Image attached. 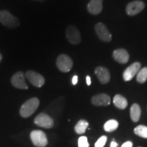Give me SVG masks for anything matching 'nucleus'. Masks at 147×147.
Here are the masks:
<instances>
[{
    "instance_id": "obj_1",
    "label": "nucleus",
    "mask_w": 147,
    "mask_h": 147,
    "mask_svg": "<svg viewBox=\"0 0 147 147\" xmlns=\"http://www.w3.org/2000/svg\"><path fill=\"white\" fill-rule=\"evenodd\" d=\"M40 105V100L37 97H32L26 101L20 108V115L23 118H27L32 116Z\"/></svg>"
},
{
    "instance_id": "obj_2",
    "label": "nucleus",
    "mask_w": 147,
    "mask_h": 147,
    "mask_svg": "<svg viewBox=\"0 0 147 147\" xmlns=\"http://www.w3.org/2000/svg\"><path fill=\"white\" fill-rule=\"evenodd\" d=\"M0 23L3 26L10 29H14L19 26L20 22L8 10L0 11Z\"/></svg>"
},
{
    "instance_id": "obj_3",
    "label": "nucleus",
    "mask_w": 147,
    "mask_h": 147,
    "mask_svg": "<svg viewBox=\"0 0 147 147\" xmlns=\"http://www.w3.org/2000/svg\"><path fill=\"white\" fill-rule=\"evenodd\" d=\"M30 138L32 143L36 147H45L48 144L47 135L41 130H34L31 132Z\"/></svg>"
},
{
    "instance_id": "obj_4",
    "label": "nucleus",
    "mask_w": 147,
    "mask_h": 147,
    "mask_svg": "<svg viewBox=\"0 0 147 147\" xmlns=\"http://www.w3.org/2000/svg\"><path fill=\"white\" fill-rule=\"evenodd\" d=\"M58 69L62 72H68L73 66V61L68 55L61 54L58 56L56 61Z\"/></svg>"
},
{
    "instance_id": "obj_5",
    "label": "nucleus",
    "mask_w": 147,
    "mask_h": 147,
    "mask_svg": "<svg viewBox=\"0 0 147 147\" xmlns=\"http://www.w3.org/2000/svg\"><path fill=\"white\" fill-rule=\"evenodd\" d=\"M66 38L69 43L78 45L81 42V35L80 32L74 25H68L65 29Z\"/></svg>"
},
{
    "instance_id": "obj_6",
    "label": "nucleus",
    "mask_w": 147,
    "mask_h": 147,
    "mask_svg": "<svg viewBox=\"0 0 147 147\" xmlns=\"http://www.w3.org/2000/svg\"><path fill=\"white\" fill-rule=\"evenodd\" d=\"M34 123L41 127L50 129L54 125L53 118L46 113H40L34 119Z\"/></svg>"
},
{
    "instance_id": "obj_7",
    "label": "nucleus",
    "mask_w": 147,
    "mask_h": 147,
    "mask_svg": "<svg viewBox=\"0 0 147 147\" xmlns=\"http://www.w3.org/2000/svg\"><path fill=\"white\" fill-rule=\"evenodd\" d=\"M29 82L36 87H42L45 83V79L41 74L33 70L27 71L25 74Z\"/></svg>"
},
{
    "instance_id": "obj_8",
    "label": "nucleus",
    "mask_w": 147,
    "mask_h": 147,
    "mask_svg": "<svg viewBox=\"0 0 147 147\" xmlns=\"http://www.w3.org/2000/svg\"><path fill=\"white\" fill-rule=\"evenodd\" d=\"M95 31L97 37L103 42H109L112 40V35L105 25L98 23L95 25Z\"/></svg>"
},
{
    "instance_id": "obj_9",
    "label": "nucleus",
    "mask_w": 147,
    "mask_h": 147,
    "mask_svg": "<svg viewBox=\"0 0 147 147\" xmlns=\"http://www.w3.org/2000/svg\"><path fill=\"white\" fill-rule=\"evenodd\" d=\"M11 83L14 87L20 89H27L28 86L25 82V74L23 71H17L11 78Z\"/></svg>"
},
{
    "instance_id": "obj_10",
    "label": "nucleus",
    "mask_w": 147,
    "mask_h": 147,
    "mask_svg": "<svg viewBox=\"0 0 147 147\" xmlns=\"http://www.w3.org/2000/svg\"><path fill=\"white\" fill-rule=\"evenodd\" d=\"M145 3L142 1L136 0L129 3L126 7V12L129 16H135L144 10Z\"/></svg>"
},
{
    "instance_id": "obj_11",
    "label": "nucleus",
    "mask_w": 147,
    "mask_h": 147,
    "mask_svg": "<svg viewBox=\"0 0 147 147\" xmlns=\"http://www.w3.org/2000/svg\"><path fill=\"white\" fill-rule=\"evenodd\" d=\"M141 68V65L139 62H135L125 69L123 74V77L125 81H129L137 74Z\"/></svg>"
},
{
    "instance_id": "obj_12",
    "label": "nucleus",
    "mask_w": 147,
    "mask_h": 147,
    "mask_svg": "<svg viewBox=\"0 0 147 147\" xmlns=\"http://www.w3.org/2000/svg\"><path fill=\"white\" fill-rule=\"evenodd\" d=\"M91 103L96 106H108L110 104V97L105 93H100L92 97Z\"/></svg>"
},
{
    "instance_id": "obj_13",
    "label": "nucleus",
    "mask_w": 147,
    "mask_h": 147,
    "mask_svg": "<svg viewBox=\"0 0 147 147\" xmlns=\"http://www.w3.org/2000/svg\"><path fill=\"white\" fill-rule=\"evenodd\" d=\"M113 57L116 61L119 63H127L129 60V55L127 51L124 49H117L113 52Z\"/></svg>"
},
{
    "instance_id": "obj_14",
    "label": "nucleus",
    "mask_w": 147,
    "mask_h": 147,
    "mask_svg": "<svg viewBox=\"0 0 147 147\" xmlns=\"http://www.w3.org/2000/svg\"><path fill=\"white\" fill-rule=\"evenodd\" d=\"M95 73L102 84H106L110 81V72L106 67L98 66L95 68Z\"/></svg>"
},
{
    "instance_id": "obj_15",
    "label": "nucleus",
    "mask_w": 147,
    "mask_h": 147,
    "mask_svg": "<svg viewBox=\"0 0 147 147\" xmlns=\"http://www.w3.org/2000/svg\"><path fill=\"white\" fill-rule=\"evenodd\" d=\"M103 9V0H91L87 5V10L90 14L97 15L101 13Z\"/></svg>"
},
{
    "instance_id": "obj_16",
    "label": "nucleus",
    "mask_w": 147,
    "mask_h": 147,
    "mask_svg": "<svg viewBox=\"0 0 147 147\" xmlns=\"http://www.w3.org/2000/svg\"><path fill=\"white\" fill-rule=\"evenodd\" d=\"M113 104L116 107L119 108V109L123 110L125 109L128 105L127 100H126L125 97L122 96L121 95H116L114 97Z\"/></svg>"
},
{
    "instance_id": "obj_17",
    "label": "nucleus",
    "mask_w": 147,
    "mask_h": 147,
    "mask_svg": "<svg viewBox=\"0 0 147 147\" xmlns=\"http://www.w3.org/2000/svg\"><path fill=\"white\" fill-rule=\"evenodd\" d=\"M141 116V109L138 104H134L130 109V117L134 122L136 123L139 121Z\"/></svg>"
},
{
    "instance_id": "obj_18",
    "label": "nucleus",
    "mask_w": 147,
    "mask_h": 147,
    "mask_svg": "<svg viewBox=\"0 0 147 147\" xmlns=\"http://www.w3.org/2000/svg\"><path fill=\"white\" fill-rule=\"evenodd\" d=\"M88 126H89V123L87 121L81 119L77 123L74 127V130L78 134H83L85 133Z\"/></svg>"
},
{
    "instance_id": "obj_19",
    "label": "nucleus",
    "mask_w": 147,
    "mask_h": 147,
    "mask_svg": "<svg viewBox=\"0 0 147 147\" xmlns=\"http://www.w3.org/2000/svg\"><path fill=\"white\" fill-rule=\"evenodd\" d=\"M119 127L118 121L115 120V119H111V120L108 121L107 122L104 124V129L106 132H113L115 131Z\"/></svg>"
},
{
    "instance_id": "obj_20",
    "label": "nucleus",
    "mask_w": 147,
    "mask_h": 147,
    "mask_svg": "<svg viewBox=\"0 0 147 147\" xmlns=\"http://www.w3.org/2000/svg\"><path fill=\"white\" fill-rule=\"evenodd\" d=\"M136 80L139 83H144L147 80V67L140 69L137 74Z\"/></svg>"
},
{
    "instance_id": "obj_21",
    "label": "nucleus",
    "mask_w": 147,
    "mask_h": 147,
    "mask_svg": "<svg viewBox=\"0 0 147 147\" xmlns=\"http://www.w3.org/2000/svg\"><path fill=\"white\" fill-rule=\"evenodd\" d=\"M134 134L143 138H147V127L140 125L134 129Z\"/></svg>"
},
{
    "instance_id": "obj_22",
    "label": "nucleus",
    "mask_w": 147,
    "mask_h": 147,
    "mask_svg": "<svg viewBox=\"0 0 147 147\" xmlns=\"http://www.w3.org/2000/svg\"><path fill=\"white\" fill-rule=\"evenodd\" d=\"M106 142H107V137L106 136H102L95 142V147H104Z\"/></svg>"
},
{
    "instance_id": "obj_23",
    "label": "nucleus",
    "mask_w": 147,
    "mask_h": 147,
    "mask_svg": "<svg viewBox=\"0 0 147 147\" xmlns=\"http://www.w3.org/2000/svg\"><path fill=\"white\" fill-rule=\"evenodd\" d=\"M78 144V147H89L88 139L86 136H81L79 138Z\"/></svg>"
},
{
    "instance_id": "obj_24",
    "label": "nucleus",
    "mask_w": 147,
    "mask_h": 147,
    "mask_svg": "<svg viewBox=\"0 0 147 147\" xmlns=\"http://www.w3.org/2000/svg\"><path fill=\"white\" fill-rule=\"evenodd\" d=\"M121 147H133V143L131 141H127V142L123 143Z\"/></svg>"
},
{
    "instance_id": "obj_25",
    "label": "nucleus",
    "mask_w": 147,
    "mask_h": 147,
    "mask_svg": "<svg viewBox=\"0 0 147 147\" xmlns=\"http://www.w3.org/2000/svg\"><path fill=\"white\" fill-rule=\"evenodd\" d=\"M78 76H76V75H75V76H73L72 78V80H71V82H72V84L74 85H76L77 84V82H78Z\"/></svg>"
},
{
    "instance_id": "obj_26",
    "label": "nucleus",
    "mask_w": 147,
    "mask_h": 147,
    "mask_svg": "<svg viewBox=\"0 0 147 147\" xmlns=\"http://www.w3.org/2000/svg\"><path fill=\"white\" fill-rule=\"evenodd\" d=\"M86 82H87V85H89V86L91 85V77H90L89 76H87V77H86Z\"/></svg>"
},
{
    "instance_id": "obj_27",
    "label": "nucleus",
    "mask_w": 147,
    "mask_h": 147,
    "mask_svg": "<svg viewBox=\"0 0 147 147\" xmlns=\"http://www.w3.org/2000/svg\"><path fill=\"white\" fill-rule=\"evenodd\" d=\"M117 146H118V144L115 142V140H113L111 144H110V147H117Z\"/></svg>"
},
{
    "instance_id": "obj_28",
    "label": "nucleus",
    "mask_w": 147,
    "mask_h": 147,
    "mask_svg": "<svg viewBox=\"0 0 147 147\" xmlns=\"http://www.w3.org/2000/svg\"><path fill=\"white\" fill-rule=\"evenodd\" d=\"M1 59H2V55H1V53H0V62H1Z\"/></svg>"
},
{
    "instance_id": "obj_29",
    "label": "nucleus",
    "mask_w": 147,
    "mask_h": 147,
    "mask_svg": "<svg viewBox=\"0 0 147 147\" xmlns=\"http://www.w3.org/2000/svg\"><path fill=\"white\" fill-rule=\"evenodd\" d=\"M36 1H46V0H36Z\"/></svg>"
},
{
    "instance_id": "obj_30",
    "label": "nucleus",
    "mask_w": 147,
    "mask_h": 147,
    "mask_svg": "<svg viewBox=\"0 0 147 147\" xmlns=\"http://www.w3.org/2000/svg\"><path fill=\"white\" fill-rule=\"evenodd\" d=\"M139 147H140V146H139Z\"/></svg>"
}]
</instances>
